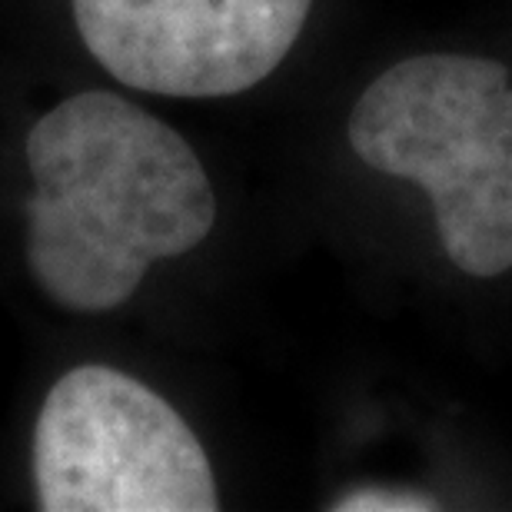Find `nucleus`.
<instances>
[{
	"mask_svg": "<svg viewBox=\"0 0 512 512\" xmlns=\"http://www.w3.org/2000/svg\"><path fill=\"white\" fill-rule=\"evenodd\" d=\"M27 266L74 313L127 303L157 260L207 240L217 197L190 143L130 100L87 90L27 133Z\"/></svg>",
	"mask_w": 512,
	"mask_h": 512,
	"instance_id": "f257e3e1",
	"label": "nucleus"
},
{
	"mask_svg": "<svg viewBox=\"0 0 512 512\" xmlns=\"http://www.w3.org/2000/svg\"><path fill=\"white\" fill-rule=\"evenodd\" d=\"M366 167L419 183L446 256L469 276L512 270V87L486 57L423 54L389 67L350 114Z\"/></svg>",
	"mask_w": 512,
	"mask_h": 512,
	"instance_id": "f03ea898",
	"label": "nucleus"
},
{
	"mask_svg": "<svg viewBox=\"0 0 512 512\" xmlns=\"http://www.w3.org/2000/svg\"><path fill=\"white\" fill-rule=\"evenodd\" d=\"M47 512H213L210 459L177 409L114 366L64 373L34 429Z\"/></svg>",
	"mask_w": 512,
	"mask_h": 512,
	"instance_id": "7ed1b4c3",
	"label": "nucleus"
},
{
	"mask_svg": "<svg viewBox=\"0 0 512 512\" xmlns=\"http://www.w3.org/2000/svg\"><path fill=\"white\" fill-rule=\"evenodd\" d=\"M313 0H74L77 30L120 84L160 97H230L290 54Z\"/></svg>",
	"mask_w": 512,
	"mask_h": 512,
	"instance_id": "20e7f679",
	"label": "nucleus"
},
{
	"mask_svg": "<svg viewBox=\"0 0 512 512\" xmlns=\"http://www.w3.org/2000/svg\"><path fill=\"white\" fill-rule=\"evenodd\" d=\"M336 512H426L439 509L433 496L423 493H403V489H363V493L343 496L333 503Z\"/></svg>",
	"mask_w": 512,
	"mask_h": 512,
	"instance_id": "39448f33",
	"label": "nucleus"
}]
</instances>
